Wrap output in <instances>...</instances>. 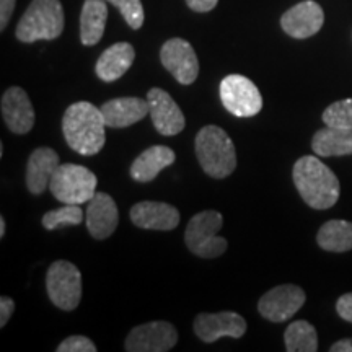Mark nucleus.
Here are the masks:
<instances>
[{
    "mask_svg": "<svg viewBox=\"0 0 352 352\" xmlns=\"http://www.w3.org/2000/svg\"><path fill=\"white\" fill-rule=\"evenodd\" d=\"M64 32V8L60 0H33L16 25V39L34 43L59 38Z\"/></svg>",
    "mask_w": 352,
    "mask_h": 352,
    "instance_id": "nucleus-4",
    "label": "nucleus"
},
{
    "mask_svg": "<svg viewBox=\"0 0 352 352\" xmlns=\"http://www.w3.org/2000/svg\"><path fill=\"white\" fill-rule=\"evenodd\" d=\"M196 336L202 342H215L220 338L228 336L240 340L246 333V321L235 311H220V314H201L196 316L195 323Z\"/></svg>",
    "mask_w": 352,
    "mask_h": 352,
    "instance_id": "nucleus-12",
    "label": "nucleus"
},
{
    "mask_svg": "<svg viewBox=\"0 0 352 352\" xmlns=\"http://www.w3.org/2000/svg\"><path fill=\"white\" fill-rule=\"evenodd\" d=\"M83 220V210L78 204H65L64 208L50 210L43 215V227L46 230H56L64 226H78Z\"/></svg>",
    "mask_w": 352,
    "mask_h": 352,
    "instance_id": "nucleus-26",
    "label": "nucleus"
},
{
    "mask_svg": "<svg viewBox=\"0 0 352 352\" xmlns=\"http://www.w3.org/2000/svg\"><path fill=\"white\" fill-rule=\"evenodd\" d=\"M6 219L0 217V239H3L6 236Z\"/></svg>",
    "mask_w": 352,
    "mask_h": 352,
    "instance_id": "nucleus-35",
    "label": "nucleus"
},
{
    "mask_svg": "<svg viewBox=\"0 0 352 352\" xmlns=\"http://www.w3.org/2000/svg\"><path fill=\"white\" fill-rule=\"evenodd\" d=\"M85 223L95 240H107L111 236L120 223V210L113 197L107 192H96L87 202Z\"/></svg>",
    "mask_w": 352,
    "mask_h": 352,
    "instance_id": "nucleus-14",
    "label": "nucleus"
},
{
    "mask_svg": "<svg viewBox=\"0 0 352 352\" xmlns=\"http://www.w3.org/2000/svg\"><path fill=\"white\" fill-rule=\"evenodd\" d=\"M284 342L289 352H315L318 351V333L311 323L298 320L285 329Z\"/></svg>",
    "mask_w": 352,
    "mask_h": 352,
    "instance_id": "nucleus-25",
    "label": "nucleus"
},
{
    "mask_svg": "<svg viewBox=\"0 0 352 352\" xmlns=\"http://www.w3.org/2000/svg\"><path fill=\"white\" fill-rule=\"evenodd\" d=\"M121 12V15L124 16L126 23L131 26L132 30H139L144 25V7L140 0H107Z\"/></svg>",
    "mask_w": 352,
    "mask_h": 352,
    "instance_id": "nucleus-28",
    "label": "nucleus"
},
{
    "mask_svg": "<svg viewBox=\"0 0 352 352\" xmlns=\"http://www.w3.org/2000/svg\"><path fill=\"white\" fill-rule=\"evenodd\" d=\"M147 101L151 107L152 122L158 134L171 138L184 129L186 126L184 114L168 91L162 88H151L147 94Z\"/></svg>",
    "mask_w": 352,
    "mask_h": 352,
    "instance_id": "nucleus-13",
    "label": "nucleus"
},
{
    "mask_svg": "<svg viewBox=\"0 0 352 352\" xmlns=\"http://www.w3.org/2000/svg\"><path fill=\"white\" fill-rule=\"evenodd\" d=\"M186 3L191 10L206 13L214 10L215 6L219 3V0H186Z\"/></svg>",
    "mask_w": 352,
    "mask_h": 352,
    "instance_id": "nucleus-33",
    "label": "nucleus"
},
{
    "mask_svg": "<svg viewBox=\"0 0 352 352\" xmlns=\"http://www.w3.org/2000/svg\"><path fill=\"white\" fill-rule=\"evenodd\" d=\"M164 67L182 85H191L199 76V60L192 46L182 38H171L160 50Z\"/></svg>",
    "mask_w": 352,
    "mask_h": 352,
    "instance_id": "nucleus-11",
    "label": "nucleus"
},
{
    "mask_svg": "<svg viewBox=\"0 0 352 352\" xmlns=\"http://www.w3.org/2000/svg\"><path fill=\"white\" fill-rule=\"evenodd\" d=\"M324 23V12L314 0L297 3L280 16V26L289 36L307 39L314 36Z\"/></svg>",
    "mask_w": 352,
    "mask_h": 352,
    "instance_id": "nucleus-15",
    "label": "nucleus"
},
{
    "mask_svg": "<svg viewBox=\"0 0 352 352\" xmlns=\"http://www.w3.org/2000/svg\"><path fill=\"white\" fill-rule=\"evenodd\" d=\"M292 178L298 195L311 209L327 210L340 199V179L320 158L311 155L298 158Z\"/></svg>",
    "mask_w": 352,
    "mask_h": 352,
    "instance_id": "nucleus-2",
    "label": "nucleus"
},
{
    "mask_svg": "<svg viewBox=\"0 0 352 352\" xmlns=\"http://www.w3.org/2000/svg\"><path fill=\"white\" fill-rule=\"evenodd\" d=\"M104 122L101 109L88 101H77L65 109L63 132L65 142L80 155H96L107 142Z\"/></svg>",
    "mask_w": 352,
    "mask_h": 352,
    "instance_id": "nucleus-1",
    "label": "nucleus"
},
{
    "mask_svg": "<svg viewBox=\"0 0 352 352\" xmlns=\"http://www.w3.org/2000/svg\"><path fill=\"white\" fill-rule=\"evenodd\" d=\"M135 59V51L129 43H116L103 51L95 65V72L100 80L111 83L120 80L131 69Z\"/></svg>",
    "mask_w": 352,
    "mask_h": 352,
    "instance_id": "nucleus-20",
    "label": "nucleus"
},
{
    "mask_svg": "<svg viewBox=\"0 0 352 352\" xmlns=\"http://www.w3.org/2000/svg\"><path fill=\"white\" fill-rule=\"evenodd\" d=\"M95 173L77 164H60L52 176L50 191L64 204H85L96 195Z\"/></svg>",
    "mask_w": 352,
    "mask_h": 352,
    "instance_id": "nucleus-6",
    "label": "nucleus"
},
{
    "mask_svg": "<svg viewBox=\"0 0 352 352\" xmlns=\"http://www.w3.org/2000/svg\"><path fill=\"white\" fill-rule=\"evenodd\" d=\"M46 290L51 302L64 311H72L82 300V274L76 264L54 261L46 272Z\"/></svg>",
    "mask_w": 352,
    "mask_h": 352,
    "instance_id": "nucleus-7",
    "label": "nucleus"
},
{
    "mask_svg": "<svg viewBox=\"0 0 352 352\" xmlns=\"http://www.w3.org/2000/svg\"><path fill=\"white\" fill-rule=\"evenodd\" d=\"M223 226L222 214L217 210H202L189 219L184 241L188 250L199 258H219L226 253L227 240L219 235Z\"/></svg>",
    "mask_w": 352,
    "mask_h": 352,
    "instance_id": "nucleus-5",
    "label": "nucleus"
},
{
    "mask_svg": "<svg viewBox=\"0 0 352 352\" xmlns=\"http://www.w3.org/2000/svg\"><path fill=\"white\" fill-rule=\"evenodd\" d=\"M57 352H96L95 342L87 336H69L67 340H64L57 346Z\"/></svg>",
    "mask_w": 352,
    "mask_h": 352,
    "instance_id": "nucleus-29",
    "label": "nucleus"
},
{
    "mask_svg": "<svg viewBox=\"0 0 352 352\" xmlns=\"http://www.w3.org/2000/svg\"><path fill=\"white\" fill-rule=\"evenodd\" d=\"M59 155L51 147H38L32 152L26 165V186L32 195H43L50 188L52 176L59 168Z\"/></svg>",
    "mask_w": 352,
    "mask_h": 352,
    "instance_id": "nucleus-19",
    "label": "nucleus"
},
{
    "mask_svg": "<svg viewBox=\"0 0 352 352\" xmlns=\"http://www.w3.org/2000/svg\"><path fill=\"white\" fill-rule=\"evenodd\" d=\"M321 250L331 253H346L352 250V222L349 220H328L316 235Z\"/></svg>",
    "mask_w": 352,
    "mask_h": 352,
    "instance_id": "nucleus-24",
    "label": "nucleus"
},
{
    "mask_svg": "<svg viewBox=\"0 0 352 352\" xmlns=\"http://www.w3.org/2000/svg\"><path fill=\"white\" fill-rule=\"evenodd\" d=\"M307 300L302 287L294 284H283L267 290L258 302V311L264 320L272 323H284L292 318Z\"/></svg>",
    "mask_w": 352,
    "mask_h": 352,
    "instance_id": "nucleus-9",
    "label": "nucleus"
},
{
    "mask_svg": "<svg viewBox=\"0 0 352 352\" xmlns=\"http://www.w3.org/2000/svg\"><path fill=\"white\" fill-rule=\"evenodd\" d=\"M178 342V331L168 321H151L132 328L127 334L124 349L127 352H166Z\"/></svg>",
    "mask_w": 352,
    "mask_h": 352,
    "instance_id": "nucleus-10",
    "label": "nucleus"
},
{
    "mask_svg": "<svg viewBox=\"0 0 352 352\" xmlns=\"http://www.w3.org/2000/svg\"><path fill=\"white\" fill-rule=\"evenodd\" d=\"M2 118L13 134L25 135L34 126V109L23 88L10 87L2 95Z\"/></svg>",
    "mask_w": 352,
    "mask_h": 352,
    "instance_id": "nucleus-16",
    "label": "nucleus"
},
{
    "mask_svg": "<svg viewBox=\"0 0 352 352\" xmlns=\"http://www.w3.org/2000/svg\"><path fill=\"white\" fill-rule=\"evenodd\" d=\"M220 101L236 118H252L263 109V96L248 77L232 74L220 82Z\"/></svg>",
    "mask_w": 352,
    "mask_h": 352,
    "instance_id": "nucleus-8",
    "label": "nucleus"
},
{
    "mask_svg": "<svg viewBox=\"0 0 352 352\" xmlns=\"http://www.w3.org/2000/svg\"><path fill=\"white\" fill-rule=\"evenodd\" d=\"M108 20L107 0H85L80 13V41L83 46H95L103 38Z\"/></svg>",
    "mask_w": 352,
    "mask_h": 352,
    "instance_id": "nucleus-23",
    "label": "nucleus"
},
{
    "mask_svg": "<svg viewBox=\"0 0 352 352\" xmlns=\"http://www.w3.org/2000/svg\"><path fill=\"white\" fill-rule=\"evenodd\" d=\"M323 122L333 127L352 129V98L334 101L323 111Z\"/></svg>",
    "mask_w": 352,
    "mask_h": 352,
    "instance_id": "nucleus-27",
    "label": "nucleus"
},
{
    "mask_svg": "<svg viewBox=\"0 0 352 352\" xmlns=\"http://www.w3.org/2000/svg\"><path fill=\"white\" fill-rule=\"evenodd\" d=\"M331 352H352V341L351 340H341L329 347Z\"/></svg>",
    "mask_w": 352,
    "mask_h": 352,
    "instance_id": "nucleus-34",
    "label": "nucleus"
},
{
    "mask_svg": "<svg viewBox=\"0 0 352 352\" xmlns=\"http://www.w3.org/2000/svg\"><path fill=\"white\" fill-rule=\"evenodd\" d=\"M311 151L318 157L352 155V129L323 127L311 139Z\"/></svg>",
    "mask_w": 352,
    "mask_h": 352,
    "instance_id": "nucleus-22",
    "label": "nucleus"
},
{
    "mask_svg": "<svg viewBox=\"0 0 352 352\" xmlns=\"http://www.w3.org/2000/svg\"><path fill=\"white\" fill-rule=\"evenodd\" d=\"M197 162L206 175L222 179L236 168V151L233 140L219 126H204L195 140Z\"/></svg>",
    "mask_w": 352,
    "mask_h": 352,
    "instance_id": "nucleus-3",
    "label": "nucleus"
},
{
    "mask_svg": "<svg viewBox=\"0 0 352 352\" xmlns=\"http://www.w3.org/2000/svg\"><path fill=\"white\" fill-rule=\"evenodd\" d=\"M16 0H0V30H6L8 21L12 19V13L15 10Z\"/></svg>",
    "mask_w": 352,
    "mask_h": 352,
    "instance_id": "nucleus-32",
    "label": "nucleus"
},
{
    "mask_svg": "<svg viewBox=\"0 0 352 352\" xmlns=\"http://www.w3.org/2000/svg\"><path fill=\"white\" fill-rule=\"evenodd\" d=\"M336 311L342 320L352 323V292L344 294V296H341L340 298H338Z\"/></svg>",
    "mask_w": 352,
    "mask_h": 352,
    "instance_id": "nucleus-31",
    "label": "nucleus"
},
{
    "mask_svg": "<svg viewBox=\"0 0 352 352\" xmlns=\"http://www.w3.org/2000/svg\"><path fill=\"white\" fill-rule=\"evenodd\" d=\"M100 109L104 118V122H107V127H114V129L135 124L151 113L148 101L139 98V96L114 98L111 101H107Z\"/></svg>",
    "mask_w": 352,
    "mask_h": 352,
    "instance_id": "nucleus-18",
    "label": "nucleus"
},
{
    "mask_svg": "<svg viewBox=\"0 0 352 352\" xmlns=\"http://www.w3.org/2000/svg\"><path fill=\"white\" fill-rule=\"evenodd\" d=\"M131 220L144 230L170 232L179 226V212L171 204L160 201H142L132 206Z\"/></svg>",
    "mask_w": 352,
    "mask_h": 352,
    "instance_id": "nucleus-17",
    "label": "nucleus"
},
{
    "mask_svg": "<svg viewBox=\"0 0 352 352\" xmlns=\"http://www.w3.org/2000/svg\"><path fill=\"white\" fill-rule=\"evenodd\" d=\"M176 160L175 152L166 145H152L145 148L140 155L132 162L131 176L139 183H151L157 175L166 166L173 165Z\"/></svg>",
    "mask_w": 352,
    "mask_h": 352,
    "instance_id": "nucleus-21",
    "label": "nucleus"
},
{
    "mask_svg": "<svg viewBox=\"0 0 352 352\" xmlns=\"http://www.w3.org/2000/svg\"><path fill=\"white\" fill-rule=\"evenodd\" d=\"M13 311H15V302L13 298L2 296L0 297V328H6L8 320L12 318Z\"/></svg>",
    "mask_w": 352,
    "mask_h": 352,
    "instance_id": "nucleus-30",
    "label": "nucleus"
}]
</instances>
